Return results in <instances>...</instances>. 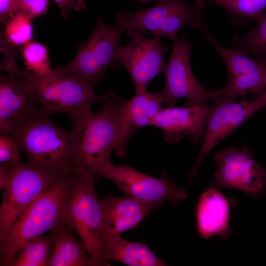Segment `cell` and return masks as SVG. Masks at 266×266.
<instances>
[{
    "label": "cell",
    "instance_id": "6da1fadb",
    "mask_svg": "<svg viewBox=\"0 0 266 266\" xmlns=\"http://www.w3.org/2000/svg\"><path fill=\"white\" fill-rule=\"evenodd\" d=\"M123 100L113 91L102 95L99 112L71 119L75 133V171L103 179L102 170L110 162L117 141V113Z\"/></svg>",
    "mask_w": 266,
    "mask_h": 266
},
{
    "label": "cell",
    "instance_id": "7a4b0ae2",
    "mask_svg": "<svg viewBox=\"0 0 266 266\" xmlns=\"http://www.w3.org/2000/svg\"><path fill=\"white\" fill-rule=\"evenodd\" d=\"M47 115L36 109L11 134L19 140L29 166L60 177L73 174L74 131L59 127Z\"/></svg>",
    "mask_w": 266,
    "mask_h": 266
},
{
    "label": "cell",
    "instance_id": "3957f363",
    "mask_svg": "<svg viewBox=\"0 0 266 266\" xmlns=\"http://www.w3.org/2000/svg\"><path fill=\"white\" fill-rule=\"evenodd\" d=\"M75 173L60 178L16 218L0 240V266H7L29 239L65 224Z\"/></svg>",
    "mask_w": 266,
    "mask_h": 266
},
{
    "label": "cell",
    "instance_id": "277c9868",
    "mask_svg": "<svg viewBox=\"0 0 266 266\" xmlns=\"http://www.w3.org/2000/svg\"><path fill=\"white\" fill-rule=\"evenodd\" d=\"M56 70L47 77L38 76L21 67L18 72L46 114L64 112L71 119L92 112V105L100 103L102 96L97 95L94 87Z\"/></svg>",
    "mask_w": 266,
    "mask_h": 266
},
{
    "label": "cell",
    "instance_id": "5b68a950",
    "mask_svg": "<svg viewBox=\"0 0 266 266\" xmlns=\"http://www.w3.org/2000/svg\"><path fill=\"white\" fill-rule=\"evenodd\" d=\"M96 179L75 172L66 210L65 225L75 231L86 245L93 266H109L104 258L101 200L95 190Z\"/></svg>",
    "mask_w": 266,
    "mask_h": 266
},
{
    "label": "cell",
    "instance_id": "8992f818",
    "mask_svg": "<svg viewBox=\"0 0 266 266\" xmlns=\"http://www.w3.org/2000/svg\"><path fill=\"white\" fill-rule=\"evenodd\" d=\"M206 1L199 0L190 5L186 0H162L155 5L133 12L118 13L116 25L124 30L148 31L154 37L166 36L174 41L177 33L186 25L201 30Z\"/></svg>",
    "mask_w": 266,
    "mask_h": 266
},
{
    "label": "cell",
    "instance_id": "52a82bcc",
    "mask_svg": "<svg viewBox=\"0 0 266 266\" xmlns=\"http://www.w3.org/2000/svg\"><path fill=\"white\" fill-rule=\"evenodd\" d=\"M124 31L118 25H107L99 15L92 34L79 45L74 58L55 69L94 87L104 80L108 66L116 64Z\"/></svg>",
    "mask_w": 266,
    "mask_h": 266
},
{
    "label": "cell",
    "instance_id": "ba28073f",
    "mask_svg": "<svg viewBox=\"0 0 266 266\" xmlns=\"http://www.w3.org/2000/svg\"><path fill=\"white\" fill-rule=\"evenodd\" d=\"M201 31L223 59L228 71L227 83L221 89L212 91V99L234 100L249 93L256 98L263 96L266 92V64L249 58L233 47H224L214 38L206 24Z\"/></svg>",
    "mask_w": 266,
    "mask_h": 266
},
{
    "label": "cell",
    "instance_id": "9c48e42d",
    "mask_svg": "<svg viewBox=\"0 0 266 266\" xmlns=\"http://www.w3.org/2000/svg\"><path fill=\"white\" fill-rule=\"evenodd\" d=\"M60 178L33 167L22 161L13 165L11 177L2 191L0 240L20 214Z\"/></svg>",
    "mask_w": 266,
    "mask_h": 266
},
{
    "label": "cell",
    "instance_id": "30bf717a",
    "mask_svg": "<svg viewBox=\"0 0 266 266\" xmlns=\"http://www.w3.org/2000/svg\"><path fill=\"white\" fill-rule=\"evenodd\" d=\"M214 182L222 189L234 188L256 198L266 189V170L254 159L251 148H226L214 156Z\"/></svg>",
    "mask_w": 266,
    "mask_h": 266
},
{
    "label": "cell",
    "instance_id": "8fae6325",
    "mask_svg": "<svg viewBox=\"0 0 266 266\" xmlns=\"http://www.w3.org/2000/svg\"><path fill=\"white\" fill-rule=\"evenodd\" d=\"M103 179H111L127 196L150 202L167 200L176 205L187 197V193L178 188L166 172L159 178L144 174L127 164L115 165L110 161L102 170Z\"/></svg>",
    "mask_w": 266,
    "mask_h": 266
},
{
    "label": "cell",
    "instance_id": "7c38bea8",
    "mask_svg": "<svg viewBox=\"0 0 266 266\" xmlns=\"http://www.w3.org/2000/svg\"><path fill=\"white\" fill-rule=\"evenodd\" d=\"M174 42L164 71L166 82L161 92L163 102L175 106L178 99L186 98L189 105L205 103L207 100L212 99V93L206 89L193 74L190 62L193 45L186 40L183 34Z\"/></svg>",
    "mask_w": 266,
    "mask_h": 266
},
{
    "label": "cell",
    "instance_id": "4fadbf2b",
    "mask_svg": "<svg viewBox=\"0 0 266 266\" xmlns=\"http://www.w3.org/2000/svg\"><path fill=\"white\" fill-rule=\"evenodd\" d=\"M145 32L137 29L127 32L131 40L127 46L120 47L117 62L121 63L131 75L136 93L147 91L149 82L164 72V57L169 48L159 38H146Z\"/></svg>",
    "mask_w": 266,
    "mask_h": 266
},
{
    "label": "cell",
    "instance_id": "5bb4252c",
    "mask_svg": "<svg viewBox=\"0 0 266 266\" xmlns=\"http://www.w3.org/2000/svg\"><path fill=\"white\" fill-rule=\"evenodd\" d=\"M261 109L256 99L214 100L210 110L200 153L190 173L189 181L196 175L206 155L232 132Z\"/></svg>",
    "mask_w": 266,
    "mask_h": 266
},
{
    "label": "cell",
    "instance_id": "9a60e30c",
    "mask_svg": "<svg viewBox=\"0 0 266 266\" xmlns=\"http://www.w3.org/2000/svg\"><path fill=\"white\" fill-rule=\"evenodd\" d=\"M161 92L147 91L135 95L128 100H123L118 111L117 141L114 151L119 158L127 153V142L137 129L152 126L154 119L162 108Z\"/></svg>",
    "mask_w": 266,
    "mask_h": 266
},
{
    "label": "cell",
    "instance_id": "2e32d148",
    "mask_svg": "<svg viewBox=\"0 0 266 266\" xmlns=\"http://www.w3.org/2000/svg\"><path fill=\"white\" fill-rule=\"evenodd\" d=\"M102 243L107 238L137 228L142 221L164 202H150L131 196H109L101 200Z\"/></svg>",
    "mask_w": 266,
    "mask_h": 266
},
{
    "label": "cell",
    "instance_id": "e0dca14e",
    "mask_svg": "<svg viewBox=\"0 0 266 266\" xmlns=\"http://www.w3.org/2000/svg\"><path fill=\"white\" fill-rule=\"evenodd\" d=\"M210 107L205 103L185 107L170 106L160 110L152 126L161 129L165 140L170 143L179 141L182 135L190 137L197 144L203 137Z\"/></svg>",
    "mask_w": 266,
    "mask_h": 266
},
{
    "label": "cell",
    "instance_id": "ac0fdd59",
    "mask_svg": "<svg viewBox=\"0 0 266 266\" xmlns=\"http://www.w3.org/2000/svg\"><path fill=\"white\" fill-rule=\"evenodd\" d=\"M35 98L22 78L8 74L0 77V133L11 134L36 109Z\"/></svg>",
    "mask_w": 266,
    "mask_h": 266
},
{
    "label": "cell",
    "instance_id": "d6986e66",
    "mask_svg": "<svg viewBox=\"0 0 266 266\" xmlns=\"http://www.w3.org/2000/svg\"><path fill=\"white\" fill-rule=\"evenodd\" d=\"M230 206L217 190L208 189L200 196L196 208L197 227L199 235L208 239L215 235L222 238L231 234L229 226Z\"/></svg>",
    "mask_w": 266,
    "mask_h": 266
},
{
    "label": "cell",
    "instance_id": "ffe728a7",
    "mask_svg": "<svg viewBox=\"0 0 266 266\" xmlns=\"http://www.w3.org/2000/svg\"><path fill=\"white\" fill-rule=\"evenodd\" d=\"M104 258L130 266H165L167 264L145 244L133 242L121 234L109 237L102 242Z\"/></svg>",
    "mask_w": 266,
    "mask_h": 266
},
{
    "label": "cell",
    "instance_id": "44dd1931",
    "mask_svg": "<svg viewBox=\"0 0 266 266\" xmlns=\"http://www.w3.org/2000/svg\"><path fill=\"white\" fill-rule=\"evenodd\" d=\"M73 230L61 224L51 230L53 249L49 266H91L86 245Z\"/></svg>",
    "mask_w": 266,
    "mask_h": 266
},
{
    "label": "cell",
    "instance_id": "7402d4cb",
    "mask_svg": "<svg viewBox=\"0 0 266 266\" xmlns=\"http://www.w3.org/2000/svg\"><path fill=\"white\" fill-rule=\"evenodd\" d=\"M52 249L51 233L34 237L23 245L7 266H49Z\"/></svg>",
    "mask_w": 266,
    "mask_h": 266
},
{
    "label": "cell",
    "instance_id": "603a6c76",
    "mask_svg": "<svg viewBox=\"0 0 266 266\" xmlns=\"http://www.w3.org/2000/svg\"><path fill=\"white\" fill-rule=\"evenodd\" d=\"M206 3L224 8L234 24L239 27L248 20L258 22L266 13V0H208Z\"/></svg>",
    "mask_w": 266,
    "mask_h": 266
},
{
    "label": "cell",
    "instance_id": "cb8c5ba5",
    "mask_svg": "<svg viewBox=\"0 0 266 266\" xmlns=\"http://www.w3.org/2000/svg\"><path fill=\"white\" fill-rule=\"evenodd\" d=\"M232 45V47L266 64V13L250 31L234 35Z\"/></svg>",
    "mask_w": 266,
    "mask_h": 266
},
{
    "label": "cell",
    "instance_id": "d4e9b609",
    "mask_svg": "<svg viewBox=\"0 0 266 266\" xmlns=\"http://www.w3.org/2000/svg\"><path fill=\"white\" fill-rule=\"evenodd\" d=\"M32 20L25 14L15 13L3 23L1 42L16 47L31 41L33 36Z\"/></svg>",
    "mask_w": 266,
    "mask_h": 266
},
{
    "label": "cell",
    "instance_id": "484cf974",
    "mask_svg": "<svg viewBox=\"0 0 266 266\" xmlns=\"http://www.w3.org/2000/svg\"><path fill=\"white\" fill-rule=\"evenodd\" d=\"M21 53L28 71L40 77L50 76L56 73V70L51 68L45 45L31 41L23 46Z\"/></svg>",
    "mask_w": 266,
    "mask_h": 266
},
{
    "label": "cell",
    "instance_id": "4316f807",
    "mask_svg": "<svg viewBox=\"0 0 266 266\" xmlns=\"http://www.w3.org/2000/svg\"><path fill=\"white\" fill-rule=\"evenodd\" d=\"M21 143L15 136L5 133L0 134V162L14 165L21 161L20 150Z\"/></svg>",
    "mask_w": 266,
    "mask_h": 266
},
{
    "label": "cell",
    "instance_id": "83f0119b",
    "mask_svg": "<svg viewBox=\"0 0 266 266\" xmlns=\"http://www.w3.org/2000/svg\"><path fill=\"white\" fill-rule=\"evenodd\" d=\"M49 6V0H16L13 10L25 14L32 20L45 14Z\"/></svg>",
    "mask_w": 266,
    "mask_h": 266
},
{
    "label": "cell",
    "instance_id": "f1b7e54d",
    "mask_svg": "<svg viewBox=\"0 0 266 266\" xmlns=\"http://www.w3.org/2000/svg\"><path fill=\"white\" fill-rule=\"evenodd\" d=\"M57 3L61 16L66 18L72 11H79L87 7L85 0H53Z\"/></svg>",
    "mask_w": 266,
    "mask_h": 266
},
{
    "label": "cell",
    "instance_id": "f546056e",
    "mask_svg": "<svg viewBox=\"0 0 266 266\" xmlns=\"http://www.w3.org/2000/svg\"><path fill=\"white\" fill-rule=\"evenodd\" d=\"M13 165L9 163H0V189L3 191L7 186L12 175Z\"/></svg>",
    "mask_w": 266,
    "mask_h": 266
},
{
    "label": "cell",
    "instance_id": "4dcf8cb0",
    "mask_svg": "<svg viewBox=\"0 0 266 266\" xmlns=\"http://www.w3.org/2000/svg\"><path fill=\"white\" fill-rule=\"evenodd\" d=\"M16 0H0V18L3 23L13 15L14 5Z\"/></svg>",
    "mask_w": 266,
    "mask_h": 266
},
{
    "label": "cell",
    "instance_id": "1f68e13d",
    "mask_svg": "<svg viewBox=\"0 0 266 266\" xmlns=\"http://www.w3.org/2000/svg\"><path fill=\"white\" fill-rule=\"evenodd\" d=\"M257 99H259V100L262 107L266 105V92L263 96Z\"/></svg>",
    "mask_w": 266,
    "mask_h": 266
},
{
    "label": "cell",
    "instance_id": "d6a6232c",
    "mask_svg": "<svg viewBox=\"0 0 266 266\" xmlns=\"http://www.w3.org/2000/svg\"><path fill=\"white\" fill-rule=\"evenodd\" d=\"M138 1H139L142 2H146L149 1H156V2H159L162 1V0H137Z\"/></svg>",
    "mask_w": 266,
    "mask_h": 266
}]
</instances>
